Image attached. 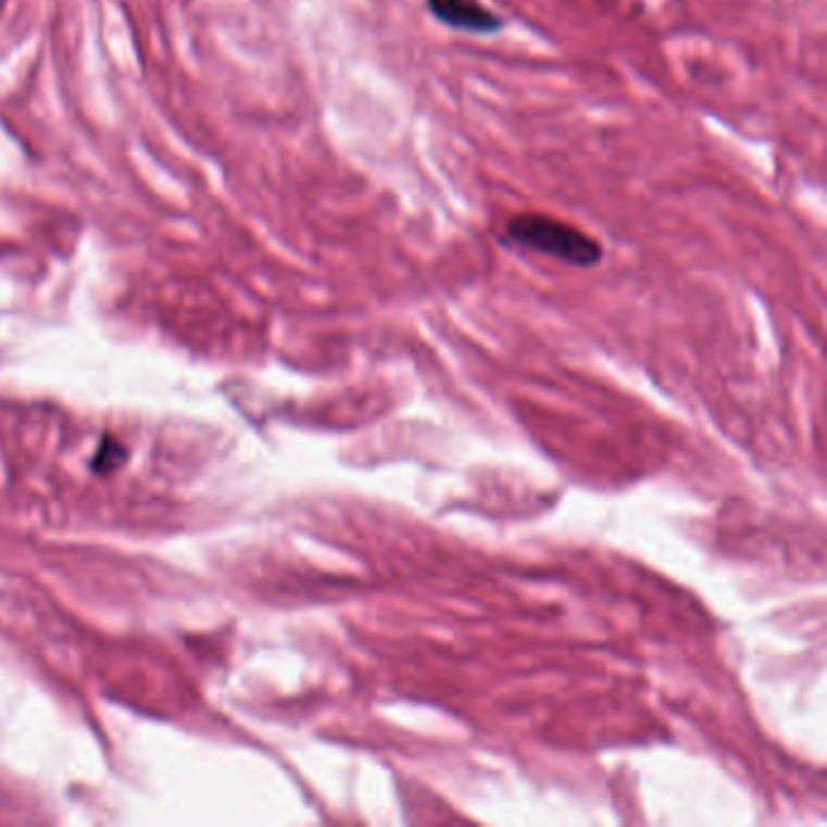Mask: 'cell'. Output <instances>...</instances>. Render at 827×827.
Returning a JSON list of instances; mask_svg holds the SVG:
<instances>
[{"mask_svg": "<svg viewBox=\"0 0 827 827\" xmlns=\"http://www.w3.org/2000/svg\"><path fill=\"white\" fill-rule=\"evenodd\" d=\"M430 15L444 27L468 35H493L502 27V17L480 0H427Z\"/></svg>", "mask_w": 827, "mask_h": 827, "instance_id": "7a4b0ae2", "label": "cell"}, {"mask_svg": "<svg viewBox=\"0 0 827 827\" xmlns=\"http://www.w3.org/2000/svg\"><path fill=\"white\" fill-rule=\"evenodd\" d=\"M505 236L519 248L573 267H594L602 263L604 255L600 240L549 214L527 212L512 216L505 226Z\"/></svg>", "mask_w": 827, "mask_h": 827, "instance_id": "6da1fadb", "label": "cell"}]
</instances>
